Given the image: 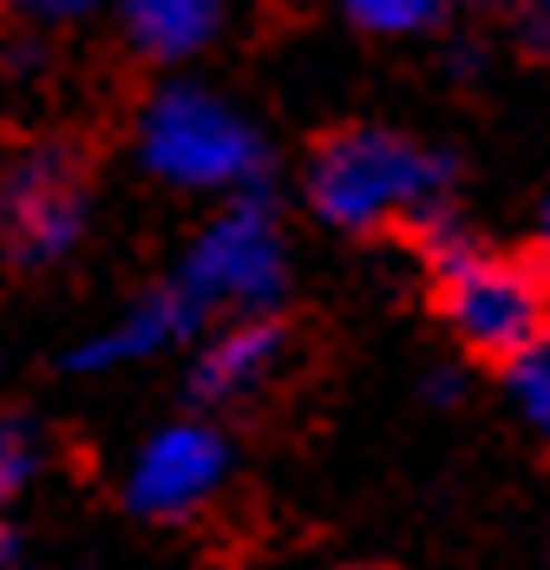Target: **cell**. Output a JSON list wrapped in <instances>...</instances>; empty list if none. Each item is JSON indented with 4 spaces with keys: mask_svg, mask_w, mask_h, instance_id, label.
<instances>
[{
    "mask_svg": "<svg viewBox=\"0 0 550 570\" xmlns=\"http://www.w3.org/2000/svg\"><path fill=\"white\" fill-rule=\"evenodd\" d=\"M452 165L406 131L347 125L308 158V204L334 229H420L445 210Z\"/></svg>",
    "mask_w": 550,
    "mask_h": 570,
    "instance_id": "cell-1",
    "label": "cell"
},
{
    "mask_svg": "<svg viewBox=\"0 0 550 570\" xmlns=\"http://www.w3.org/2000/svg\"><path fill=\"white\" fill-rule=\"evenodd\" d=\"M433 256V295H440L445 328L485 361H511L544 342V276L531 256L485 249L459 229H445V210L420 224Z\"/></svg>",
    "mask_w": 550,
    "mask_h": 570,
    "instance_id": "cell-2",
    "label": "cell"
},
{
    "mask_svg": "<svg viewBox=\"0 0 550 570\" xmlns=\"http://www.w3.org/2000/svg\"><path fill=\"white\" fill-rule=\"evenodd\" d=\"M138 158L177 190H263L269 145L229 99L204 86H165L138 118Z\"/></svg>",
    "mask_w": 550,
    "mask_h": 570,
    "instance_id": "cell-3",
    "label": "cell"
},
{
    "mask_svg": "<svg viewBox=\"0 0 550 570\" xmlns=\"http://www.w3.org/2000/svg\"><path fill=\"white\" fill-rule=\"evenodd\" d=\"M282 283H288V249H282V229H275L263 190H229V204L197 229V243L184 249L170 276V288L190 302L197 322L275 308Z\"/></svg>",
    "mask_w": 550,
    "mask_h": 570,
    "instance_id": "cell-4",
    "label": "cell"
},
{
    "mask_svg": "<svg viewBox=\"0 0 550 570\" xmlns=\"http://www.w3.org/2000/svg\"><path fill=\"white\" fill-rule=\"evenodd\" d=\"M86 229V165L66 145H27L0 165V256L13 269L59 263Z\"/></svg>",
    "mask_w": 550,
    "mask_h": 570,
    "instance_id": "cell-5",
    "label": "cell"
},
{
    "mask_svg": "<svg viewBox=\"0 0 550 570\" xmlns=\"http://www.w3.org/2000/svg\"><path fill=\"white\" fill-rule=\"evenodd\" d=\"M229 479V446L210 420H170L145 440V453L131 459L125 479V505L151 524H184L204 512Z\"/></svg>",
    "mask_w": 550,
    "mask_h": 570,
    "instance_id": "cell-6",
    "label": "cell"
},
{
    "mask_svg": "<svg viewBox=\"0 0 550 570\" xmlns=\"http://www.w3.org/2000/svg\"><path fill=\"white\" fill-rule=\"evenodd\" d=\"M288 361V328L275 322V308L256 315H229V328H217L204 354L190 361V400L197 406H236V400L263 394Z\"/></svg>",
    "mask_w": 550,
    "mask_h": 570,
    "instance_id": "cell-7",
    "label": "cell"
},
{
    "mask_svg": "<svg viewBox=\"0 0 550 570\" xmlns=\"http://www.w3.org/2000/svg\"><path fill=\"white\" fill-rule=\"evenodd\" d=\"M190 328H204V322L190 315V302H184L177 288H158V295H145L131 315H118L111 328H99L92 342L72 347L66 367H72V374H106V367H125V361H151L158 347L184 342Z\"/></svg>",
    "mask_w": 550,
    "mask_h": 570,
    "instance_id": "cell-8",
    "label": "cell"
},
{
    "mask_svg": "<svg viewBox=\"0 0 550 570\" xmlns=\"http://www.w3.org/2000/svg\"><path fill=\"white\" fill-rule=\"evenodd\" d=\"M229 0H118L125 40L145 59H197L223 33Z\"/></svg>",
    "mask_w": 550,
    "mask_h": 570,
    "instance_id": "cell-9",
    "label": "cell"
},
{
    "mask_svg": "<svg viewBox=\"0 0 550 570\" xmlns=\"http://www.w3.org/2000/svg\"><path fill=\"white\" fill-rule=\"evenodd\" d=\"M341 13H347L361 33H381V40H413V33H433V27H445L452 0H341Z\"/></svg>",
    "mask_w": 550,
    "mask_h": 570,
    "instance_id": "cell-10",
    "label": "cell"
},
{
    "mask_svg": "<svg viewBox=\"0 0 550 570\" xmlns=\"http://www.w3.org/2000/svg\"><path fill=\"white\" fill-rule=\"evenodd\" d=\"M40 472V426L27 413H0V512L33 485Z\"/></svg>",
    "mask_w": 550,
    "mask_h": 570,
    "instance_id": "cell-11",
    "label": "cell"
},
{
    "mask_svg": "<svg viewBox=\"0 0 550 570\" xmlns=\"http://www.w3.org/2000/svg\"><path fill=\"white\" fill-rule=\"evenodd\" d=\"M498 374H504V394L518 406V420L531 426V433H544L550 426V374H544V342L524 347V354H511V361H498Z\"/></svg>",
    "mask_w": 550,
    "mask_h": 570,
    "instance_id": "cell-12",
    "label": "cell"
},
{
    "mask_svg": "<svg viewBox=\"0 0 550 570\" xmlns=\"http://www.w3.org/2000/svg\"><path fill=\"white\" fill-rule=\"evenodd\" d=\"M86 7H92V0H27V13H33V20H79Z\"/></svg>",
    "mask_w": 550,
    "mask_h": 570,
    "instance_id": "cell-13",
    "label": "cell"
}]
</instances>
